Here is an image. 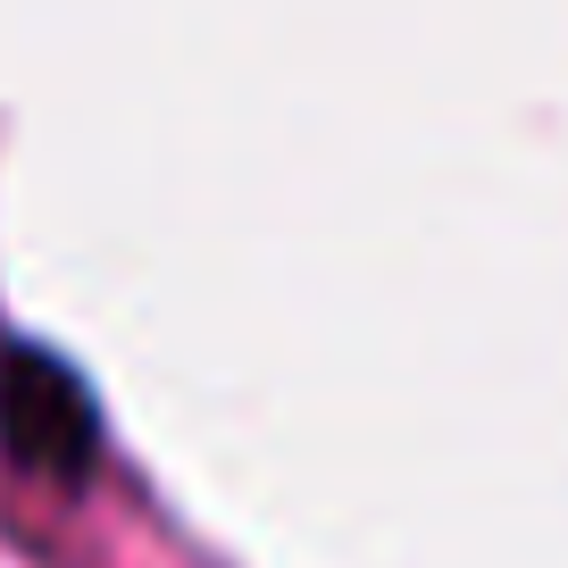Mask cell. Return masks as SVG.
Returning a JSON list of instances; mask_svg holds the SVG:
<instances>
[{
    "label": "cell",
    "mask_w": 568,
    "mask_h": 568,
    "mask_svg": "<svg viewBox=\"0 0 568 568\" xmlns=\"http://www.w3.org/2000/svg\"><path fill=\"white\" fill-rule=\"evenodd\" d=\"M109 418L92 376L34 335H0V460L51 485H84L101 468Z\"/></svg>",
    "instance_id": "1"
}]
</instances>
